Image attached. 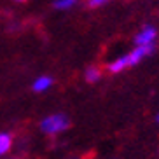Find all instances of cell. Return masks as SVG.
I'll return each instance as SVG.
<instances>
[{
  "mask_svg": "<svg viewBox=\"0 0 159 159\" xmlns=\"http://www.w3.org/2000/svg\"><path fill=\"white\" fill-rule=\"evenodd\" d=\"M18 2H25V0H18Z\"/></svg>",
  "mask_w": 159,
  "mask_h": 159,
  "instance_id": "obj_10",
  "label": "cell"
},
{
  "mask_svg": "<svg viewBox=\"0 0 159 159\" xmlns=\"http://www.w3.org/2000/svg\"><path fill=\"white\" fill-rule=\"evenodd\" d=\"M11 145H12V138H11V135H7V133H0V156L5 154V152H9Z\"/></svg>",
  "mask_w": 159,
  "mask_h": 159,
  "instance_id": "obj_4",
  "label": "cell"
},
{
  "mask_svg": "<svg viewBox=\"0 0 159 159\" xmlns=\"http://www.w3.org/2000/svg\"><path fill=\"white\" fill-rule=\"evenodd\" d=\"M51 84H52V80L44 75V77H39V79L33 82V89H35V91H46Z\"/></svg>",
  "mask_w": 159,
  "mask_h": 159,
  "instance_id": "obj_5",
  "label": "cell"
},
{
  "mask_svg": "<svg viewBox=\"0 0 159 159\" xmlns=\"http://www.w3.org/2000/svg\"><path fill=\"white\" fill-rule=\"evenodd\" d=\"M156 35H157L156 28H152V26H145V28L135 37V42L138 44V46H142V44H152L154 42V39H156Z\"/></svg>",
  "mask_w": 159,
  "mask_h": 159,
  "instance_id": "obj_3",
  "label": "cell"
},
{
  "mask_svg": "<svg viewBox=\"0 0 159 159\" xmlns=\"http://www.w3.org/2000/svg\"><path fill=\"white\" fill-rule=\"evenodd\" d=\"M98 79H100V70L94 68V66H89L88 70H86V80L88 82H96Z\"/></svg>",
  "mask_w": 159,
  "mask_h": 159,
  "instance_id": "obj_6",
  "label": "cell"
},
{
  "mask_svg": "<svg viewBox=\"0 0 159 159\" xmlns=\"http://www.w3.org/2000/svg\"><path fill=\"white\" fill-rule=\"evenodd\" d=\"M75 2H77V0H56V2H54V7H56V9H68V7H72Z\"/></svg>",
  "mask_w": 159,
  "mask_h": 159,
  "instance_id": "obj_7",
  "label": "cell"
},
{
  "mask_svg": "<svg viewBox=\"0 0 159 159\" xmlns=\"http://www.w3.org/2000/svg\"><path fill=\"white\" fill-rule=\"evenodd\" d=\"M152 51H154V44H142V46H136V49H133L128 56H122V58H119V60H116L114 63H110L108 68H110V72L117 74V72L124 70V68H128V66H131V65H136L142 58H145Z\"/></svg>",
  "mask_w": 159,
  "mask_h": 159,
  "instance_id": "obj_1",
  "label": "cell"
},
{
  "mask_svg": "<svg viewBox=\"0 0 159 159\" xmlns=\"http://www.w3.org/2000/svg\"><path fill=\"white\" fill-rule=\"evenodd\" d=\"M157 122H159V114H157Z\"/></svg>",
  "mask_w": 159,
  "mask_h": 159,
  "instance_id": "obj_9",
  "label": "cell"
},
{
  "mask_svg": "<svg viewBox=\"0 0 159 159\" xmlns=\"http://www.w3.org/2000/svg\"><path fill=\"white\" fill-rule=\"evenodd\" d=\"M108 0H89V7H100V5L107 4Z\"/></svg>",
  "mask_w": 159,
  "mask_h": 159,
  "instance_id": "obj_8",
  "label": "cell"
},
{
  "mask_svg": "<svg viewBox=\"0 0 159 159\" xmlns=\"http://www.w3.org/2000/svg\"><path fill=\"white\" fill-rule=\"evenodd\" d=\"M66 126H68V119H66L63 114H56V116L46 117V119L42 121V124H40L42 131H46V133H49V135H54V133H58V131L66 129Z\"/></svg>",
  "mask_w": 159,
  "mask_h": 159,
  "instance_id": "obj_2",
  "label": "cell"
}]
</instances>
